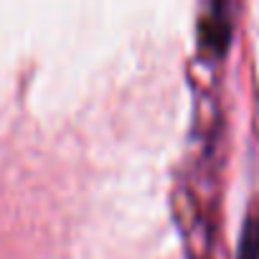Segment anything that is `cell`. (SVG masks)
<instances>
[{
    "instance_id": "6da1fadb",
    "label": "cell",
    "mask_w": 259,
    "mask_h": 259,
    "mask_svg": "<svg viewBox=\"0 0 259 259\" xmlns=\"http://www.w3.org/2000/svg\"><path fill=\"white\" fill-rule=\"evenodd\" d=\"M236 259H259V219L256 216H249L244 221Z\"/></svg>"
}]
</instances>
